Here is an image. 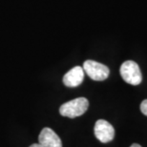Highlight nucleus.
Wrapping results in <instances>:
<instances>
[{
	"label": "nucleus",
	"instance_id": "423d86ee",
	"mask_svg": "<svg viewBox=\"0 0 147 147\" xmlns=\"http://www.w3.org/2000/svg\"><path fill=\"white\" fill-rule=\"evenodd\" d=\"M84 79V70L80 66H76L63 76V83L67 87H76Z\"/></svg>",
	"mask_w": 147,
	"mask_h": 147
},
{
	"label": "nucleus",
	"instance_id": "7ed1b4c3",
	"mask_svg": "<svg viewBox=\"0 0 147 147\" xmlns=\"http://www.w3.org/2000/svg\"><path fill=\"white\" fill-rule=\"evenodd\" d=\"M82 68L90 78L96 81L105 80L110 74V70L107 66L95 60H86Z\"/></svg>",
	"mask_w": 147,
	"mask_h": 147
},
{
	"label": "nucleus",
	"instance_id": "20e7f679",
	"mask_svg": "<svg viewBox=\"0 0 147 147\" xmlns=\"http://www.w3.org/2000/svg\"><path fill=\"white\" fill-rule=\"evenodd\" d=\"M95 136L99 142L102 143H108L113 140L115 137V129L111 123L104 119H98L96 122L95 128Z\"/></svg>",
	"mask_w": 147,
	"mask_h": 147
},
{
	"label": "nucleus",
	"instance_id": "1a4fd4ad",
	"mask_svg": "<svg viewBox=\"0 0 147 147\" xmlns=\"http://www.w3.org/2000/svg\"><path fill=\"white\" fill-rule=\"evenodd\" d=\"M130 147H142L140 144H138V143H134V144H132Z\"/></svg>",
	"mask_w": 147,
	"mask_h": 147
},
{
	"label": "nucleus",
	"instance_id": "f03ea898",
	"mask_svg": "<svg viewBox=\"0 0 147 147\" xmlns=\"http://www.w3.org/2000/svg\"><path fill=\"white\" fill-rule=\"evenodd\" d=\"M120 76L128 84L139 85L142 80V75L139 65L133 60H127L120 66Z\"/></svg>",
	"mask_w": 147,
	"mask_h": 147
},
{
	"label": "nucleus",
	"instance_id": "f257e3e1",
	"mask_svg": "<svg viewBox=\"0 0 147 147\" xmlns=\"http://www.w3.org/2000/svg\"><path fill=\"white\" fill-rule=\"evenodd\" d=\"M89 107V101L85 98H78L68 102H65L60 106L59 113L61 116L74 119L82 116Z\"/></svg>",
	"mask_w": 147,
	"mask_h": 147
},
{
	"label": "nucleus",
	"instance_id": "39448f33",
	"mask_svg": "<svg viewBox=\"0 0 147 147\" xmlns=\"http://www.w3.org/2000/svg\"><path fill=\"white\" fill-rule=\"evenodd\" d=\"M38 144L41 147H62V142L53 129L45 127L39 134Z\"/></svg>",
	"mask_w": 147,
	"mask_h": 147
},
{
	"label": "nucleus",
	"instance_id": "0eeeda50",
	"mask_svg": "<svg viewBox=\"0 0 147 147\" xmlns=\"http://www.w3.org/2000/svg\"><path fill=\"white\" fill-rule=\"evenodd\" d=\"M140 111H142L143 115H145L147 117V99H144L142 102V104H140Z\"/></svg>",
	"mask_w": 147,
	"mask_h": 147
},
{
	"label": "nucleus",
	"instance_id": "6e6552de",
	"mask_svg": "<svg viewBox=\"0 0 147 147\" xmlns=\"http://www.w3.org/2000/svg\"><path fill=\"white\" fill-rule=\"evenodd\" d=\"M29 147H41V146L38 144V143H33V144H32L31 146H29Z\"/></svg>",
	"mask_w": 147,
	"mask_h": 147
}]
</instances>
